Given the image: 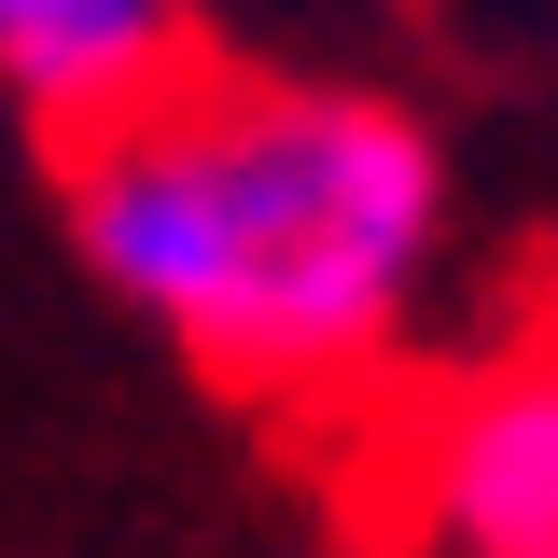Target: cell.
<instances>
[{"instance_id":"cell-1","label":"cell","mask_w":558,"mask_h":558,"mask_svg":"<svg viewBox=\"0 0 558 558\" xmlns=\"http://www.w3.org/2000/svg\"><path fill=\"white\" fill-rule=\"evenodd\" d=\"M433 223L447 168L418 112L349 84L196 70L70 154L84 266L252 405H336L391 363Z\"/></svg>"},{"instance_id":"cell-2","label":"cell","mask_w":558,"mask_h":558,"mask_svg":"<svg viewBox=\"0 0 558 558\" xmlns=\"http://www.w3.org/2000/svg\"><path fill=\"white\" fill-rule=\"evenodd\" d=\"M377 488L418 558H558V307L391 418Z\"/></svg>"},{"instance_id":"cell-3","label":"cell","mask_w":558,"mask_h":558,"mask_svg":"<svg viewBox=\"0 0 558 558\" xmlns=\"http://www.w3.org/2000/svg\"><path fill=\"white\" fill-rule=\"evenodd\" d=\"M0 70H14V98L43 112L57 154L112 140L126 112H154L168 84H196L168 0H0Z\"/></svg>"}]
</instances>
